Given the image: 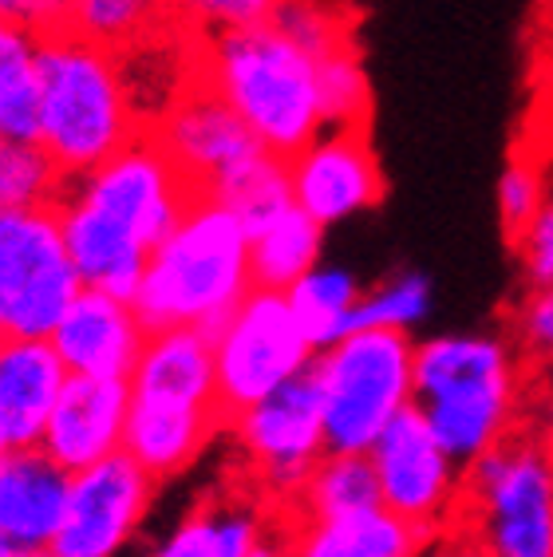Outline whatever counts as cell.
<instances>
[{"instance_id":"29","label":"cell","mask_w":553,"mask_h":557,"mask_svg":"<svg viewBox=\"0 0 553 557\" xmlns=\"http://www.w3.org/2000/svg\"><path fill=\"white\" fill-rule=\"evenodd\" d=\"M431 305V285L419 273H395L372 293H360L356 305L344 317V336L348 333H368V329H395L407 333L415 321L427 317Z\"/></svg>"},{"instance_id":"9","label":"cell","mask_w":553,"mask_h":557,"mask_svg":"<svg viewBox=\"0 0 553 557\" xmlns=\"http://www.w3.org/2000/svg\"><path fill=\"white\" fill-rule=\"evenodd\" d=\"M79 289L56 206L0 210V341H48Z\"/></svg>"},{"instance_id":"16","label":"cell","mask_w":553,"mask_h":557,"mask_svg":"<svg viewBox=\"0 0 553 557\" xmlns=\"http://www.w3.org/2000/svg\"><path fill=\"white\" fill-rule=\"evenodd\" d=\"M131 404L167 411H194V416H222L218 384H213V341L198 329H162L147 333L127 375Z\"/></svg>"},{"instance_id":"7","label":"cell","mask_w":553,"mask_h":557,"mask_svg":"<svg viewBox=\"0 0 553 557\" xmlns=\"http://www.w3.org/2000/svg\"><path fill=\"white\" fill-rule=\"evenodd\" d=\"M64 198L91 210L107 225H115L123 237H131L135 246L155 253L182 222V214L206 194L179 171V162L159 147V139L143 131L119 154L99 162L96 171L72 178L64 186Z\"/></svg>"},{"instance_id":"31","label":"cell","mask_w":553,"mask_h":557,"mask_svg":"<svg viewBox=\"0 0 553 557\" xmlns=\"http://www.w3.org/2000/svg\"><path fill=\"white\" fill-rule=\"evenodd\" d=\"M545 202H550V194H545L542 166H538L530 154H514L499 178V222H502L506 246L538 218V210H542Z\"/></svg>"},{"instance_id":"32","label":"cell","mask_w":553,"mask_h":557,"mask_svg":"<svg viewBox=\"0 0 553 557\" xmlns=\"http://www.w3.org/2000/svg\"><path fill=\"white\" fill-rule=\"evenodd\" d=\"M273 9L276 0H171L174 24L191 36L254 28V24H266Z\"/></svg>"},{"instance_id":"38","label":"cell","mask_w":553,"mask_h":557,"mask_svg":"<svg viewBox=\"0 0 553 557\" xmlns=\"http://www.w3.org/2000/svg\"><path fill=\"white\" fill-rule=\"evenodd\" d=\"M249 557H288V546H285V537H281V530H276L273 522H269L266 537L257 542L254 549H249Z\"/></svg>"},{"instance_id":"33","label":"cell","mask_w":553,"mask_h":557,"mask_svg":"<svg viewBox=\"0 0 553 557\" xmlns=\"http://www.w3.org/2000/svg\"><path fill=\"white\" fill-rule=\"evenodd\" d=\"M511 344L526 364L550 360L553 356V285L542 289H521L511 309Z\"/></svg>"},{"instance_id":"13","label":"cell","mask_w":553,"mask_h":557,"mask_svg":"<svg viewBox=\"0 0 553 557\" xmlns=\"http://www.w3.org/2000/svg\"><path fill=\"white\" fill-rule=\"evenodd\" d=\"M150 135L159 147L179 162V171L191 178L202 194H210L218 183H225L245 162L266 154V147L254 139L213 87H206L191 67V84L167 103V111L150 119Z\"/></svg>"},{"instance_id":"15","label":"cell","mask_w":553,"mask_h":557,"mask_svg":"<svg viewBox=\"0 0 553 557\" xmlns=\"http://www.w3.org/2000/svg\"><path fill=\"white\" fill-rule=\"evenodd\" d=\"M131 384L127 375H67L44 423L40 450L67 474L123 450Z\"/></svg>"},{"instance_id":"27","label":"cell","mask_w":553,"mask_h":557,"mask_svg":"<svg viewBox=\"0 0 553 557\" xmlns=\"http://www.w3.org/2000/svg\"><path fill=\"white\" fill-rule=\"evenodd\" d=\"M67 178L44 154L40 143H21L0 135V210L56 206Z\"/></svg>"},{"instance_id":"39","label":"cell","mask_w":553,"mask_h":557,"mask_svg":"<svg viewBox=\"0 0 553 557\" xmlns=\"http://www.w3.org/2000/svg\"><path fill=\"white\" fill-rule=\"evenodd\" d=\"M16 557H56L52 549H33V554H16Z\"/></svg>"},{"instance_id":"12","label":"cell","mask_w":553,"mask_h":557,"mask_svg":"<svg viewBox=\"0 0 553 557\" xmlns=\"http://www.w3.org/2000/svg\"><path fill=\"white\" fill-rule=\"evenodd\" d=\"M155 498L150 479L127 450L91 462L67 479L64 522L52 537L56 557H115L143 525Z\"/></svg>"},{"instance_id":"37","label":"cell","mask_w":553,"mask_h":557,"mask_svg":"<svg viewBox=\"0 0 553 557\" xmlns=\"http://www.w3.org/2000/svg\"><path fill=\"white\" fill-rule=\"evenodd\" d=\"M423 557H479L475 549L463 542L458 534H451V530H443V534L431 542V546L423 549Z\"/></svg>"},{"instance_id":"26","label":"cell","mask_w":553,"mask_h":557,"mask_svg":"<svg viewBox=\"0 0 553 557\" xmlns=\"http://www.w3.org/2000/svg\"><path fill=\"white\" fill-rule=\"evenodd\" d=\"M285 297L293 305V312H297L305 336L320 352V348H329V344H336L344 336V317H348V309L360 297V285L344 269L317 265L293 289H285Z\"/></svg>"},{"instance_id":"28","label":"cell","mask_w":553,"mask_h":557,"mask_svg":"<svg viewBox=\"0 0 553 557\" xmlns=\"http://www.w3.org/2000/svg\"><path fill=\"white\" fill-rule=\"evenodd\" d=\"M269 24L276 33H285L300 52H309L312 60L356 48V28H352L348 12L332 0H276Z\"/></svg>"},{"instance_id":"36","label":"cell","mask_w":553,"mask_h":557,"mask_svg":"<svg viewBox=\"0 0 553 557\" xmlns=\"http://www.w3.org/2000/svg\"><path fill=\"white\" fill-rule=\"evenodd\" d=\"M526 423L553 447V356L526 364Z\"/></svg>"},{"instance_id":"40","label":"cell","mask_w":553,"mask_h":557,"mask_svg":"<svg viewBox=\"0 0 553 557\" xmlns=\"http://www.w3.org/2000/svg\"><path fill=\"white\" fill-rule=\"evenodd\" d=\"M0 557H16V549H9L4 542H0Z\"/></svg>"},{"instance_id":"3","label":"cell","mask_w":553,"mask_h":557,"mask_svg":"<svg viewBox=\"0 0 553 557\" xmlns=\"http://www.w3.org/2000/svg\"><path fill=\"white\" fill-rule=\"evenodd\" d=\"M249 289V230L206 194L150 253L131 305L147 333L198 329L213 341Z\"/></svg>"},{"instance_id":"22","label":"cell","mask_w":553,"mask_h":557,"mask_svg":"<svg viewBox=\"0 0 553 557\" xmlns=\"http://www.w3.org/2000/svg\"><path fill=\"white\" fill-rule=\"evenodd\" d=\"M320 234L324 225L312 222L300 206H285L266 225L249 230V273L254 289L285 293L293 289L320 261Z\"/></svg>"},{"instance_id":"8","label":"cell","mask_w":553,"mask_h":557,"mask_svg":"<svg viewBox=\"0 0 553 557\" xmlns=\"http://www.w3.org/2000/svg\"><path fill=\"white\" fill-rule=\"evenodd\" d=\"M225 431L234 435L245 459V486L266 503L269 515L288 510L324 455L320 392L312 380V364L276 392H269L266 399H257L254 408L237 411L225 423Z\"/></svg>"},{"instance_id":"23","label":"cell","mask_w":553,"mask_h":557,"mask_svg":"<svg viewBox=\"0 0 553 557\" xmlns=\"http://www.w3.org/2000/svg\"><path fill=\"white\" fill-rule=\"evenodd\" d=\"M380 506V491H376V474L368 455H320L312 467L309 483L300 486L297 503L269 515L276 522H320V518H348L360 510Z\"/></svg>"},{"instance_id":"11","label":"cell","mask_w":553,"mask_h":557,"mask_svg":"<svg viewBox=\"0 0 553 557\" xmlns=\"http://www.w3.org/2000/svg\"><path fill=\"white\" fill-rule=\"evenodd\" d=\"M368 462H372L383 510L419 525L431 537L447 530L458 483H463V467L439 447L419 411H400L372 443Z\"/></svg>"},{"instance_id":"21","label":"cell","mask_w":553,"mask_h":557,"mask_svg":"<svg viewBox=\"0 0 553 557\" xmlns=\"http://www.w3.org/2000/svg\"><path fill=\"white\" fill-rule=\"evenodd\" d=\"M269 510L261 498H225L198 506L186 522H179L159 549L147 557H249V549L266 537Z\"/></svg>"},{"instance_id":"20","label":"cell","mask_w":553,"mask_h":557,"mask_svg":"<svg viewBox=\"0 0 553 557\" xmlns=\"http://www.w3.org/2000/svg\"><path fill=\"white\" fill-rule=\"evenodd\" d=\"M269 522L285 537L288 557H419L435 542L383 506L320 522H276V518Z\"/></svg>"},{"instance_id":"30","label":"cell","mask_w":553,"mask_h":557,"mask_svg":"<svg viewBox=\"0 0 553 557\" xmlns=\"http://www.w3.org/2000/svg\"><path fill=\"white\" fill-rule=\"evenodd\" d=\"M317 87L324 127H368L372 91H368V75H364L356 48L317 60Z\"/></svg>"},{"instance_id":"43","label":"cell","mask_w":553,"mask_h":557,"mask_svg":"<svg viewBox=\"0 0 553 557\" xmlns=\"http://www.w3.org/2000/svg\"><path fill=\"white\" fill-rule=\"evenodd\" d=\"M550 557H553V554H550Z\"/></svg>"},{"instance_id":"41","label":"cell","mask_w":553,"mask_h":557,"mask_svg":"<svg viewBox=\"0 0 553 557\" xmlns=\"http://www.w3.org/2000/svg\"><path fill=\"white\" fill-rule=\"evenodd\" d=\"M4 455H9V443H4V440H0V459H4Z\"/></svg>"},{"instance_id":"1","label":"cell","mask_w":553,"mask_h":557,"mask_svg":"<svg viewBox=\"0 0 553 557\" xmlns=\"http://www.w3.org/2000/svg\"><path fill=\"white\" fill-rule=\"evenodd\" d=\"M411 408L458 467L526 423V360L506 336L458 333L415 344Z\"/></svg>"},{"instance_id":"24","label":"cell","mask_w":553,"mask_h":557,"mask_svg":"<svg viewBox=\"0 0 553 557\" xmlns=\"http://www.w3.org/2000/svg\"><path fill=\"white\" fill-rule=\"evenodd\" d=\"M171 0H72L67 33L107 52H135L143 44L174 33Z\"/></svg>"},{"instance_id":"10","label":"cell","mask_w":553,"mask_h":557,"mask_svg":"<svg viewBox=\"0 0 553 557\" xmlns=\"http://www.w3.org/2000/svg\"><path fill=\"white\" fill-rule=\"evenodd\" d=\"M312 341L285 293L249 289L213 336V384L225 423L312 364Z\"/></svg>"},{"instance_id":"42","label":"cell","mask_w":553,"mask_h":557,"mask_svg":"<svg viewBox=\"0 0 553 557\" xmlns=\"http://www.w3.org/2000/svg\"><path fill=\"white\" fill-rule=\"evenodd\" d=\"M550 9H553V0H550Z\"/></svg>"},{"instance_id":"34","label":"cell","mask_w":553,"mask_h":557,"mask_svg":"<svg viewBox=\"0 0 553 557\" xmlns=\"http://www.w3.org/2000/svg\"><path fill=\"white\" fill-rule=\"evenodd\" d=\"M511 249L521 265L526 289L553 285V198L538 210V218H533V222L514 237Z\"/></svg>"},{"instance_id":"25","label":"cell","mask_w":553,"mask_h":557,"mask_svg":"<svg viewBox=\"0 0 553 557\" xmlns=\"http://www.w3.org/2000/svg\"><path fill=\"white\" fill-rule=\"evenodd\" d=\"M36 36L0 21V135L40 139V75H36Z\"/></svg>"},{"instance_id":"2","label":"cell","mask_w":553,"mask_h":557,"mask_svg":"<svg viewBox=\"0 0 553 557\" xmlns=\"http://www.w3.org/2000/svg\"><path fill=\"white\" fill-rule=\"evenodd\" d=\"M194 75L234 108L254 139L288 162L320 131L317 60L273 24L194 36Z\"/></svg>"},{"instance_id":"14","label":"cell","mask_w":553,"mask_h":557,"mask_svg":"<svg viewBox=\"0 0 553 557\" xmlns=\"http://www.w3.org/2000/svg\"><path fill=\"white\" fill-rule=\"evenodd\" d=\"M288 194L317 225H336L380 206L383 171L368 127H324L288 159Z\"/></svg>"},{"instance_id":"4","label":"cell","mask_w":553,"mask_h":557,"mask_svg":"<svg viewBox=\"0 0 553 557\" xmlns=\"http://www.w3.org/2000/svg\"><path fill=\"white\" fill-rule=\"evenodd\" d=\"M40 147L67 183L138 139L147 123L131 103L123 60L72 33L36 44Z\"/></svg>"},{"instance_id":"18","label":"cell","mask_w":553,"mask_h":557,"mask_svg":"<svg viewBox=\"0 0 553 557\" xmlns=\"http://www.w3.org/2000/svg\"><path fill=\"white\" fill-rule=\"evenodd\" d=\"M67 479L72 474L40 447L9 450L0 459V542L16 554L52 549L56 530L64 522Z\"/></svg>"},{"instance_id":"19","label":"cell","mask_w":553,"mask_h":557,"mask_svg":"<svg viewBox=\"0 0 553 557\" xmlns=\"http://www.w3.org/2000/svg\"><path fill=\"white\" fill-rule=\"evenodd\" d=\"M64 380L67 368L48 341H0V440L9 450L40 447Z\"/></svg>"},{"instance_id":"6","label":"cell","mask_w":553,"mask_h":557,"mask_svg":"<svg viewBox=\"0 0 553 557\" xmlns=\"http://www.w3.org/2000/svg\"><path fill=\"white\" fill-rule=\"evenodd\" d=\"M415 344L395 329L348 333L312 356L329 455H368L380 431L411 408Z\"/></svg>"},{"instance_id":"5","label":"cell","mask_w":553,"mask_h":557,"mask_svg":"<svg viewBox=\"0 0 553 557\" xmlns=\"http://www.w3.org/2000/svg\"><path fill=\"white\" fill-rule=\"evenodd\" d=\"M447 530L479 557L553 554V447L530 423L463 467Z\"/></svg>"},{"instance_id":"17","label":"cell","mask_w":553,"mask_h":557,"mask_svg":"<svg viewBox=\"0 0 553 557\" xmlns=\"http://www.w3.org/2000/svg\"><path fill=\"white\" fill-rule=\"evenodd\" d=\"M48 344L64 360L67 375H131L147 344V329L131 300L79 289L56 321Z\"/></svg>"},{"instance_id":"35","label":"cell","mask_w":553,"mask_h":557,"mask_svg":"<svg viewBox=\"0 0 553 557\" xmlns=\"http://www.w3.org/2000/svg\"><path fill=\"white\" fill-rule=\"evenodd\" d=\"M0 21L16 24L36 40L56 33H67L72 21V0H0Z\"/></svg>"}]
</instances>
